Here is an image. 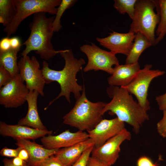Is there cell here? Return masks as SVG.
Here are the masks:
<instances>
[{"label": "cell", "mask_w": 166, "mask_h": 166, "mask_svg": "<svg viewBox=\"0 0 166 166\" xmlns=\"http://www.w3.org/2000/svg\"><path fill=\"white\" fill-rule=\"evenodd\" d=\"M52 130H41L19 124H9L0 122V134L3 136H9L16 140H34L46 135H51Z\"/></svg>", "instance_id": "9a60e30c"}, {"label": "cell", "mask_w": 166, "mask_h": 166, "mask_svg": "<svg viewBox=\"0 0 166 166\" xmlns=\"http://www.w3.org/2000/svg\"><path fill=\"white\" fill-rule=\"evenodd\" d=\"M12 163L16 166H25L28 165L27 162L23 160L18 156L12 159Z\"/></svg>", "instance_id": "8d00e7d4"}, {"label": "cell", "mask_w": 166, "mask_h": 166, "mask_svg": "<svg viewBox=\"0 0 166 166\" xmlns=\"http://www.w3.org/2000/svg\"><path fill=\"white\" fill-rule=\"evenodd\" d=\"M154 0H137L135 13L130 25L129 32H139L146 37L152 45L156 44L155 29L160 21L159 15L154 11Z\"/></svg>", "instance_id": "5b68a950"}, {"label": "cell", "mask_w": 166, "mask_h": 166, "mask_svg": "<svg viewBox=\"0 0 166 166\" xmlns=\"http://www.w3.org/2000/svg\"><path fill=\"white\" fill-rule=\"evenodd\" d=\"M156 100L160 110H166V92L164 94L156 97Z\"/></svg>", "instance_id": "d6a6232c"}, {"label": "cell", "mask_w": 166, "mask_h": 166, "mask_svg": "<svg viewBox=\"0 0 166 166\" xmlns=\"http://www.w3.org/2000/svg\"><path fill=\"white\" fill-rule=\"evenodd\" d=\"M152 67L151 64L145 65L128 85L122 87L135 96L138 103L146 112L150 109V102L148 99L150 84L154 79L165 73L164 71L158 69H152Z\"/></svg>", "instance_id": "52a82bcc"}, {"label": "cell", "mask_w": 166, "mask_h": 166, "mask_svg": "<svg viewBox=\"0 0 166 166\" xmlns=\"http://www.w3.org/2000/svg\"><path fill=\"white\" fill-rule=\"evenodd\" d=\"M86 166H109L98 159L90 156L88 160Z\"/></svg>", "instance_id": "836d02e7"}, {"label": "cell", "mask_w": 166, "mask_h": 166, "mask_svg": "<svg viewBox=\"0 0 166 166\" xmlns=\"http://www.w3.org/2000/svg\"><path fill=\"white\" fill-rule=\"evenodd\" d=\"M59 54L65 61V65L62 69L57 70L51 69L46 61L42 63V69L45 84L56 81L59 85L61 89L58 95L49 102L46 108L62 97H64L70 104L71 94H73L76 100L80 97L81 92L83 90V86L77 82L76 76L81 69L82 66L85 64L84 59L75 58L70 49L62 50Z\"/></svg>", "instance_id": "6da1fadb"}, {"label": "cell", "mask_w": 166, "mask_h": 166, "mask_svg": "<svg viewBox=\"0 0 166 166\" xmlns=\"http://www.w3.org/2000/svg\"><path fill=\"white\" fill-rule=\"evenodd\" d=\"M106 91L112 100L106 103L103 114L109 111L110 115H116L120 120L131 125L135 133H139L142 124L149 119L147 112L124 88L110 85Z\"/></svg>", "instance_id": "7a4b0ae2"}, {"label": "cell", "mask_w": 166, "mask_h": 166, "mask_svg": "<svg viewBox=\"0 0 166 166\" xmlns=\"http://www.w3.org/2000/svg\"><path fill=\"white\" fill-rule=\"evenodd\" d=\"M83 87L81 95L76 100L74 106L62 118L64 124L87 132L93 129L103 119L102 110L106 103L91 101L86 96L84 85Z\"/></svg>", "instance_id": "277c9868"}, {"label": "cell", "mask_w": 166, "mask_h": 166, "mask_svg": "<svg viewBox=\"0 0 166 166\" xmlns=\"http://www.w3.org/2000/svg\"><path fill=\"white\" fill-rule=\"evenodd\" d=\"M160 21L156 31L157 38L156 45L159 43L166 35V0H154Z\"/></svg>", "instance_id": "7402d4cb"}, {"label": "cell", "mask_w": 166, "mask_h": 166, "mask_svg": "<svg viewBox=\"0 0 166 166\" xmlns=\"http://www.w3.org/2000/svg\"><path fill=\"white\" fill-rule=\"evenodd\" d=\"M77 1L75 0H61L57 8V13L53 23V28L54 32H58L61 29V19L65 11L73 6Z\"/></svg>", "instance_id": "cb8c5ba5"}, {"label": "cell", "mask_w": 166, "mask_h": 166, "mask_svg": "<svg viewBox=\"0 0 166 166\" xmlns=\"http://www.w3.org/2000/svg\"><path fill=\"white\" fill-rule=\"evenodd\" d=\"M4 166H16L13 164L12 160L5 158L3 160ZM25 166H29L28 165Z\"/></svg>", "instance_id": "74e56055"}, {"label": "cell", "mask_w": 166, "mask_h": 166, "mask_svg": "<svg viewBox=\"0 0 166 166\" xmlns=\"http://www.w3.org/2000/svg\"><path fill=\"white\" fill-rule=\"evenodd\" d=\"M124 123L117 117L103 119L93 129L87 131L89 138L93 141L94 148H98L125 128Z\"/></svg>", "instance_id": "7c38bea8"}, {"label": "cell", "mask_w": 166, "mask_h": 166, "mask_svg": "<svg viewBox=\"0 0 166 166\" xmlns=\"http://www.w3.org/2000/svg\"><path fill=\"white\" fill-rule=\"evenodd\" d=\"M163 111V117L157 124V130L161 136L166 138V110Z\"/></svg>", "instance_id": "f1b7e54d"}, {"label": "cell", "mask_w": 166, "mask_h": 166, "mask_svg": "<svg viewBox=\"0 0 166 166\" xmlns=\"http://www.w3.org/2000/svg\"><path fill=\"white\" fill-rule=\"evenodd\" d=\"M19 74L30 91H37L42 96L44 95L45 79L37 58L28 55L22 57L18 62Z\"/></svg>", "instance_id": "9c48e42d"}, {"label": "cell", "mask_w": 166, "mask_h": 166, "mask_svg": "<svg viewBox=\"0 0 166 166\" xmlns=\"http://www.w3.org/2000/svg\"><path fill=\"white\" fill-rule=\"evenodd\" d=\"M39 94L36 90L29 92L26 98L28 104L27 114L18 121V124L34 128L47 130L41 121L38 113L37 100Z\"/></svg>", "instance_id": "ac0fdd59"}, {"label": "cell", "mask_w": 166, "mask_h": 166, "mask_svg": "<svg viewBox=\"0 0 166 166\" xmlns=\"http://www.w3.org/2000/svg\"><path fill=\"white\" fill-rule=\"evenodd\" d=\"M94 146L91 147L85 151L79 158L72 166H86L88 160Z\"/></svg>", "instance_id": "4316f807"}, {"label": "cell", "mask_w": 166, "mask_h": 166, "mask_svg": "<svg viewBox=\"0 0 166 166\" xmlns=\"http://www.w3.org/2000/svg\"><path fill=\"white\" fill-rule=\"evenodd\" d=\"M35 166H67L54 155L50 156L37 163Z\"/></svg>", "instance_id": "484cf974"}, {"label": "cell", "mask_w": 166, "mask_h": 166, "mask_svg": "<svg viewBox=\"0 0 166 166\" xmlns=\"http://www.w3.org/2000/svg\"><path fill=\"white\" fill-rule=\"evenodd\" d=\"M45 14L38 13L34 14L29 25L30 33L22 44L25 47L20 57L28 55L30 52L35 51L41 58L47 60L61 52L62 50H55L51 42L54 32L52 25L55 17H48Z\"/></svg>", "instance_id": "3957f363"}, {"label": "cell", "mask_w": 166, "mask_h": 166, "mask_svg": "<svg viewBox=\"0 0 166 166\" xmlns=\"http://www.w3.org/2000/svg\"><path fill=\"white\" fill-rule=\"evenodd\" d=\"M15 144L18 147L25 149L28 152L29 159L27 163L29 166H35L37 163L55 155L59 149H47L42 145L26 139L17 140Z\"/></svg>", "instance_id": "e0dca14e"}, {"label": "cell", "mask_w": 166, "mask_h": 166, "mask_svg": "<svg viewBox=\"0 0 166 166\" xmlns=\"http://www.w3.org/2000/svg\"><path fill=\"white\" fill-rule=\"evenodd\" d=\"M131 133L125 128L98 148H93L91 156L104 162L109 166L113 165L119 158L120 146L126 140H130Z\"/></svg>", "instance_id": "8fae6325"}, {"label": "cell", "mask_w": 166, "mask_h": 166, "mask_svg": "<svg viewBox=\"0 0 166 166\" xmlns=\"http://www.w3.org/2000/svg\"><path fill=\"white\" fill-rule=\"evenodd\" d=\"M140 69L138 62L115 66L113 73L107 79L108 84L110 85L126 87L131 82Z\"/></svg>", "instance_id": "2e32d148"}, {"label": "cell", "mask_w": 166, "mask_h": 166, "mask_svg": "<svg viewBox=\"0 0 166 166\" xmlns=\"http://www.w3.org/2000/svg\"><path fill=\"white\" fill-rule=\"evenodd\" d=\"M137 166H158L151 159L145 156L140 157L137 162Z\"/></svg>", "instance_id": "4dcf8cb0"}, {"label": "cell", "mask_w": 166, "mask_h": 166, "mask_svg": "<svg viewBox=\"0 0 166 166\" xmlns=\"http://www.w3.org/2000/svg\"><path fill=\"white\" fill-rule=\"evenodd\" d=\"M11 48L10 38L6 37L2 38L0 41V51H6Z\"/></svg>", "instance_id": "1f68e13d"}, {"label": "cell", "mask_w": 166, "mask_h": 166, "mask_svg": "<svg viewBox=\"0 0 166 166\" xmlns=\"http://www.w3.org/2000/svg\"><path fill=\"white\" fill-rule=\"evenodd\" d=\"M135 34L128 32L119 33L113 31L104 38L97 37L96 39L100 44L114 54H121L127 56L133 43Z\"/></svg>", "instance_id": "4fadbf2b"}, {"label": "cell", "mask_w": 166, "mask_h": 166, "mask_svg": "<svg viewBox=\"0 0 166 166\" xmlns=\"http://www.w3.org/2000/svg\"><path fill=\"white\" fill-rule=\"evenodd\" d=\"M18 156L27 162V163L29 159V155L28 152L26 150L22 148L20 151Z\"/></svg>", "instance_id": "d590c367"}, {"label": "cell", "mask_w": 166, "mask_h": 166, "mask_svg": "<svg viewBox=\"0 0 166 166\" xmlns=\"http://www.w3.org/2000/svg\"><path fill=\"white\" fill-rule=\"evenodd\" d=\"M80 49L88 59L87 63L83 69L85 72L101 70L111 75L114 71L113 66L119 64L115 54L100 48L93 43L83 45Z\"/></svg>", "instance_id": "ba28073f"}, {"label": "cell", "mask_w": 166, "mask_h": 166, "mask_svg": "<svg viewBox=\"0 0 166 166\" xmlns=\"http://www.w3.org/2000/svg\"><path fill=\"white\" fill-rule=\"evenodd\" d=\"M16 11L14 0H0V23L7 26L13 19Z\"/></svg>", "instance_id": "603a6c76"}, {"label": "cell", "mask_w": 166, "mask_h": 166, "mask_svg": "<svg viewBox=\"0 0 166 166\" xmlns=\"http://www.w3.org/2000/svg\"><path fill=\"white\" fill-rule=\"evenodd\" d=\"M19 73L0 89V104L6 108H16L26 101L29 90Z\"/></svg>", "instance_id": "30bf717a"}, {"label": "cell", "mask_w": 166, "mask_h": 166, "mask_svg": "<svg viewBox=\"0 0 166 166\" xmlns=\"http://www.w3.org/2000/svg\"><path fill=\"white\" fill-rule=\"evenodd\" d=\"M94 146L90 138L72 146L60 149L54 156L67 166H72L89 148Z\"/></svg>", "instance_id": "d6986e66"}, {"label": "cell", "mask_w": 166, "mask_h": 166, "mask_svg": "<svg viewBox=\"0 0 166 166\" xmlns=\"http://www.w3.org/2000/svg\"><path fill=\"white\" fill-rule=\"evenodd\" d=\"M20 50L11 48L6 51H0V65L7 70L13 77L19 73L17 54Z\"/></svg>", "instance_id": "44dd1931"}, {"label": "cell", "mask_w": 166, "mask_h": 166, "mask_svg": "<svg viewBox=\"0 0 166 166\" xmlns=\"http://www.w3.org/2000/svg\"><path fill=\"white\" fill-rule=\"evenodd\" d=\"M87 132L78 130L71 132L66 130L57 135H48L41 138V142L45 148L60 149L72 146L89 138Z\"/></svg>", "instance_id": "5bb4252c"}, {"label": "cell", "mask_w": 166, "mask_h": 166, "mask_svg": "<svg viewBox=\"0 0 166 166\" xmlns=\"http://www.w3.org/2000/svg\"><path fill=\"white\" fill-rule=\"evenodd\" d=\"M16 11L13 19L3 31L9 37L16 32L21 22L26 18L38 13L56 15L57 6L61 0H14Z\"/></svg>", "instance_id": "8992f818"}, {"label": "cell", "mask_w": 166, "mask_h": 166, "mask_svg": "<svg viewBox=\"0 0 166 166\" xmlns=\"http://www.w3.org/2000/svg\"><path fill=\"white\" fill-rule=\"evenodd\" d=\"M152 45L150 40L142 34H135L132 46L125 59V64L137 63L142 53L146 49Z\"/></svg>", "instance_id": "ffe728a7"}, {"label": "cell", "mask_w": 166, "mask_h": 166, "mask_svg": "<svg viewBox=\"0 0 166 166\" xmlns=\"http://www.w3.org/2000/svg\"><path fill=\"white\" fill-rule=\"evenodd\" d=\"M13 77L2 66L0 65V88L6 84Z\"/></svg>", "instance_id": "83f0119b"}, {"label": "cell", "mask_w": 166, "mask_h": 166, "mask_svg": "<svg viewBox=\"0 0 166 166\" xmlns=\"http://www.w3.org/2000/svg\"><path fill=\"white\" fill-rule=\"evenodd\" d=\"M11 48L14 49H20L22 44L20 39L17 37L10 38Z\"/></svg>", "instance_id": "e575fe53"}, {"label": "cell", "mask_w": 166, "mask_h": 166, "mask_svg": "<svg viewBox=\"0 0 166 166\" xmlns=\"http://www.w3.org/2000/svg\"><path fill=\"white\" fill-rule=\"evenodd\" d=\"M137 0H115L114 7L119 13L127 14L132 20L135 13V6Z\"/></svg>", "instance_id": "d4e9b609"}, {"label": "cell", "mask_w": 166, "mask_h": 166, "mask_svg": "<svg viewBox=\"0 0 166 166\" xmlns=\"http://www.w3.org/2000/svg\"><path fill=\"white\" fill-rule=\"evenodd\" d=\"M22 148L18 147L16 149H11L5 147L0 151L1 156L9 157H16L18 156V153Z\"/></svg>", "instance_id": "f546056e"}]
</instances>
